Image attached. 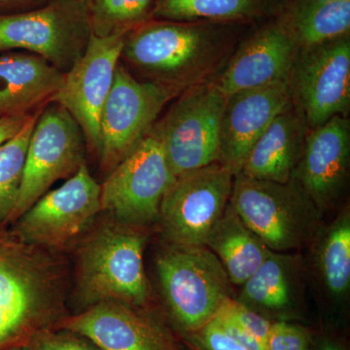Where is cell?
Instances as JSON below:
<instances>
[{"label": "cell", "instance_id": "cell-32", "mask_svg": "<svg viewBox=\"0 0 350 350\" xmlns=\"http://www.w3.org/2000/svg\"><path fill=\"white\" fill-rule=\"evenodd\" d=\"M216 319L218 320L221 326L225 329L226 332L232 336L237 342L243 345L247 350H265V347L257 340L256 338L252 337L250 334L243 330L241 326H239L234 320L230 317H226L223 313L217 312L215 315Z\"/></svg>", "mask_w": 350, "mask_h": 350}, {"label": "cell", "instance_id": "cell-34", "mask_svg": "<svg viewBox=\"0 0 350 350\" xmlns=\"http://www.w3.org/2000/svg\"><path fill=\"white\" fill-rule=\"evenodd\" d=\"M49 0H0V14H11L31 10Z\"/></svg>", "mask_w": 350, "mask_h": 350}, {"label": "cell", "instance_id": "cell-10", "mask_svg": "<svg viewBox=\"0 0 350 350\" xmlns=\"http://www.w3.org/2000/svg\"><path fill=\"white\" fill-rule=\"evenodd\" d=\"M234 177L229 167L215 162L175 178L157 222L167 245L204 246L229 204Z\"/></svg>", "mask_w": 350, "mask_h": 350}, {"label": "cell", "instance_id": "cell-7", "mask_svg": "<svg viewBox=\"0 0 350 350\" xmlns=\"http://www.w3.org/2000/svg\"><path fill=\"white\" fill-rule=\"evenodd\" d=\"M228 96L213 80L185 90L152 131L175 177L218 162L220 126Z\"/></svg>", "mask_w": 350, "mask_h": 350}, {"label": "cell", "instance_id": "cell-36", "mask_svg": "<svg viewBox=\"0 0 350 350\" xmlns=\"http://www.w3.org/2000/svg\"><path fill=\"white\" fill-rule=\"evenodd\" d=\"M9 350H36L34 349L33 345L31 344L21 345V347H14V349H11Z\"/></svg>", "mask_w": 350, "mask_h": 350}, {"label": "cell", "instance_id": "cell-23", "mask_svg": "<svg viewBox=\"0 0 350 350\" xmlns=\"http://www.w3.org/2000/svg\"><path fill=\"white\" fill-rule=\"evenodd\" d=\"M283 0H157L151 20L253 25L275 15Z\"/></svg>", "mask_w": 350, "mask_h": 350}, {"label": "cell", "instance_id": "cell-31", "mask_svg": "<svg viewBox=\"0 0 350 350\" xmlns=\"http://www.w3.org/2000/svg\"><path fill=\"white\" fill-rule=\"evenodd\" d=\"M193 335L202 350H247L226 332L216 317Z\"/></svg>", "mask_w": 350, "mask_h": 350}, {"label": "cell", "instance_id": "cell-16", "mask_svg": "<svg viewBox=\"0 0 350 350\" xmlns=\"http://www.w3.org/2000/svg\"><path fill=\"white\" fill-rule=\"evenodd\" d=\"M54 329L84 336L101 350H176L165 329L144 308L118 301L69 313Z\"/></svg>", "mask_w": 350, "mask_h": 350}, {"label": "cell", "instance_id": "cell-15", "mask_svg": "<svg viewBox=\"0 0 350 350\" xmlns=\"http://www.w3.org/2000/svg\"><path fill=\"white\" fill-rule=\"evenodd\" d=\"M282 8V7H280ZM299 49L282 10L257 23L213 81L226 94L289 79Z\"/></svg>", "mask_w": 350, "mask_h": 350}, {"label": "cell", "instance_id": "cell-6", "mask_svg": "<svg viewBox=\"0 0 350 350\" xmlns=\"http://www.w3.org/2000/svg\"><path fill=\"white\" fill-rule=\"evenodd\" d=\"M87 0H49L23 12L0 14V53L24 51L66 75L89 45Z\"/></svg>", "mask_w": 350, "mask_h": 350}, {"label": "cell", "instance_id": "cell-30", "mask_svg": "<svg viewBox=\"0 0 350 350\" xmlns=\"http://www.w3.org/2000/svg\"><path fill=\"white\" fill-rule=\"evenodd\" d=\"M36 350H101L89 338L64 329H50L31 342Z\"/></svg>", "mask_w": 350, "mask_h": 350}, {"label": "cell", "instance_id": "cell-13", "mask_svg": "<svg viewBox=\"0 0 350 350\" xmlns=\"http://www.w3.org/2000/svg\"><path fill=\"white\" fill-rule=\"evenodd\" d=\"M292 101L308 130L350 107V36L299 51L290 73Z\"/></svg>", "mask_w": 350, "mask_h": 350}, {"label": "cell", "instance_id": "cell-12", "mask_svg": "<svg viewBox=\"0 0 350 350\" xmlns=\"http://www.w3.org/2000/svg\"><path fill=\"white\" fill-rule=\"evenodd\" d=\"M175 178L162 142L151 130L100 184L101 213L146 229L158 222L163 196Z\"/></svg>", "mask_w": 350, "mask_h": 350}, {"label": "cell", "instance_id": "cell-11", "mask_svg": "<svg viewBox=\"0 0 350 350\" xmlns=\"http://www.w3.org/2000/svg\"><path fill=\"white\" fill-rule=\"evenodd\" d=\"M86 138L66 108L50 101L39 113L32 131L19 197L10 225L62 179L70 178L86 163Z\"/></svg>", "mask_w": 350, "mask_h": 350}, {"label": "cell", "instance_id": "cell-27", "mask_svg": "<svg viewBox=\"0 0 350 350\" xmlns=\"http://www.w3.org/2000/svg\"><path fill=\"white\" fill-rule=\"evenodd\" d=\"M92 31L98 38L128 34L151 21L157 0H87Z\"/></svg>", "mask_w": 350, "mask_h": 350}, {"label": "cell", "instance_id": "cell-4", "mask_svg": "<svg viewBox=\"0 0 350 350\" xmlns=\"http://www.w3.org/2000/svg\"><path fill=\"white\" fill-rule=\"evenodd\" d=\"M230 204L269 250L286 252L315 238L322 211L292 177L286 183L234 175Z\"/></svg>", "mask_w": 350, "mask_h": 350}, {"label": "cell", "instance_id": "cell-3", "mask_svg": "<svg viewBox=\"0 0 350 350\" xmlns=\"http://www.w3.org/2000/svg\"><path fill=\"white\" fill-rule=\"evenodd\" d=\"M103 218L96 219L75 246L71 313L105 301L144 308L150 300L144 262L145 228L105 213Z\"/></svg>", "mask_w": 350, "mask_h": 350}, {"label": "cell", "instance_id": "cell-8", "mask_svg": "<svg viewBox=\"0 0 350 350\" xmlns=\"http://www.w3.org/2000/svg\"><path fill=\"white\" fill-rule=\"evenodd\" d=\"M181 93L176 88L135 78L120 62L100 115L98 159L105 177L137 148L163 107Z\"/></svg>", "mask_w": 350, "mask_h": 350}, {"label": "cell", "instance_id": "cell-29", "mask_svg": "<svg viewBox=\"0 0 350 350\" xmlns=\"http://www.w3.org/2000/svg\"><path fill=\"white\" fill-rule=\"evenodd\" d=\"M310 340L304 327L280 320L271 323L265 350H310Z\"/></svg>", "mask_w": 350, "mask_h": 350}, {"label": "cell", "instance_id": "cell-24", "mask_svg": "<svg viewBox=\"0 0 350 350\" xmlns=\"http://www.w3.org/2000/svg\"><path fill=\"white\" fill-rule=\"evenodd\" d=\"M280 10L300 50L349 36L350 0H283Z\"/></svg>", "mask_w": 350, "mask_h": 350}, {"label": "cell", "instance_id": "cell-9", "mask_svg": "<svg viewBox=\"0 0 350 350\" xmlns=\"http://www.w3.org/2000/svg\"><path fill=\"white\" fill-rule=\"evenodd\" d=\"M100 184L87 163L61 187L48 191L10 227L25 243L62 253L75 247L101 214Z\"/></svg>", "mask_w": 350, "mask_h": 350}, {"label": "cell", "instance_id": "cell-18", "mask_svg": "<svg viewBox=\"0 0 350 350\" xmlns=\"http://www.w3.org/2000/svg\"><path fill=\"white\" fill-rule=\"evenodd\" d=\"M350 123L335 116L308 130L293 178L301 184L320 211L340 200L349 178Z\"/></svg>", "mask_w": 350, "mask_h": 350}, {"label": "cell", "instance_id": "cell-20", "mask_svg": "<svg viewBox=\"0 0 350 350\" xmlns=\"http://www.w3.org/2000/svg\"><path fill=\"white\" fill-rule=\"evenodd\" d=\"M308 131L305 120L291 100L258 138L239 172L258 180H291Z\"/></svg>", "mask_w": 350, "mask_h": 350}, {"label": "cell", "instance_id": "cell-35", "mask_svg": "<svg viewBox=\"0 0 350 350\" xmlns=\"http://www.w3.org/2000/svg\"><path fill=\"white\" fill-rule=\"evenodd\" d=\"M319 350H342L340 349V345L335 344V342H323L321 345H320V347Z\"/></svg>", "mask_w": 350, "mask_h": 350}, {"label": "cell", "instance_id": "cell-33", "mask_svg": "<svg viewBox=\"0 0 350 350\" xmlns=\"http://www.w3.org/2000/svg\"><path fill=\"white\" fill-rule=\"evenodd\" d=\"M31 115L7 117V118L0 119V145L3 144L7 140L17 135L22 130L23 126L25 125V123L31 118Z\"/></svg>", "mask_w": 350, "mask_h": 350}, {"label": "cell", "instance_id": "cell-5", "mask_svg": "<svg viewBox=\"0 0 350 350\" xmlns=\"http://www.w3.org/2000/svg\"><path fill=\"white\" fill-rule=\"evenodd\" d=\"M156 271L170 319L184 333L199 331L232 298L225 269L206 246L165 245L157 255Z\"/></svg>", "mask_w": 350, "mask_h": 350}, {"label": "cell", "instance_id": "cell-25", "mask_svg": "<svg viewBox=\"0 0 350 350\" xmlns=\"http://www.w3.org/2000/svg\"><path fill=\"white\" fill-rule=\"evenodd\" d=\"M317 266L328 293L340 301L350 289V213L345 208L320 232Z\"/></svg>", "mask_w": 350, "mask_h": 350}, {"label": "cell", "instance_id": "cell-21", "mask_svg": "<svg viewBox=\"0 0 350 350\" xmlns=\"http://www.w3.org/2000/svg\"><path fill=\"white\" fill-rule=\"evenodd\" d=\"M300 262L292 255L269 250L260 268L241 285L238 301L262 317H284L300 298Z\"/></svg>", "mask_w": 350, "mask_h": 350}, {"label": "cell", "instance_id": "cell-1", "mask_svg": "<svg viewBox=\"0 0 350 350\" xmlns=\"http://www.w3.org/2000/svg\"><path fill=\"white\" fill-rule=\"evenodd\" d=\"M68 286L62 253L25 243L0 225V350L54 329L70 313Z\"/></svg>", "mask_w": 350, "mask_h": 350}, {"label": "cell", "instance_id": "cell-26", "mask_svg": "<svg viewBox=\"0 0 350 350\" xmlns=\"http://www.w3.org/2000/svg\"><path fill=\"white\" fill-rule=\"evenodd\" d=\"M41 110L31 115L17 135L0 145V225H10L19 197L27 146Z\"/></svg>", "mask_w": 350, "mask_h": 350}, {"label": "cell", "instance_id": "cell-2", "mask_svg": "<svg viewBox=\"0 0 350 350\" xmlns=\"http://www.w3.org/2000/svg\"><path fill=\"white\" fill-rule=\"evenodd\" d=\"M248 25L151 20L126 34L120 62L183 92L217 75Z\"/></svg>", "mask_w": 350, "mask_h": 350}, {"label": "cell", "instance_id": "cell-17", "mask_svg": "<svg viewBox=\"0 0 350 350\" xmlns=\"http://www.w3.org/2000/svg\"><path fill=\"white\" fill-rule=\"evenodd\" d=\"M291 100L288 80L228 96L221 120L218 163L238 174L258 138Z\"/></svg>", "mask_w": 350, "mask_h": 350}, {"label": "cell", "instance_id": "cell-14", "mask_svg": "<svg viewBox=\"0 0 350 350\" xmlns=\"http://www.w3.org/2000/svg\"><path fill=\"white\" fill-rule=\"evenodd\" d=\"M126 34L98 38L92 34L83 56L64 75L52 101L59 103L80 126L87 147L98 157L100 115L120 63Z\"/></svg>", "mask_w": 350, "mask_h": 350}, {"label": "cell", "instance_id": "cell-28", "mask_svg": "<svg viewBox=\"0 0 350 350\" xmlns=\"http://www.w3.org/2000/svg\"><path fill=\"white\" fill-rule=\"evenodd\" d=\"M218 312L223 313L226 317L234 320L239 326L259 340L264 347L266 345L271 323H273L271 320L247 306L241 305L234 298L226 300Z\"/></svg>", "mask_w": 350, "mask_h": 350}, {"label": "cell", "instance_id": "cell-22", "mask_svg": "<svg viewBox=\"0 0 350 350\" xmlns=\"http://www.w3.org/2000/svg\"><path fill=\"white\" fill-rule=\"evenodd\" d=\"M218 258L232 285L241 286L268 256L269 250L228 204L204 244Z\"/></svg>", "mask_w": 350, "mask_h": 350}, {"label": "cell", "instance_id": "cell-19", "mask_svg": "<svg viewBox=\"0 0 350 350\" xmlns=\"http://www.w3.org/2000/svg\"><path fill=\"white\" fill-rule=\"evenodd\" d=\"M64 73L42 57L24 52L0 53V119L31 115L52 101Z\"/></svg>", "mask_w": 350, "mask_h": 350}]
</instances>
